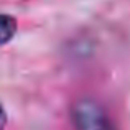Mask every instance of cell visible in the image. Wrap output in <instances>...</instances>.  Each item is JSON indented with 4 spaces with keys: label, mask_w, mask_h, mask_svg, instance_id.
<instances>
[{
    "label": "cell",
    "mask_w": 130,
    "mask_h": 130,
    "mask_svg": "<svg viewBox=\"0 0 130 130\" xmlns=\"http://www.w3.org/2000/svg\"><path fill=\"white\" fill-rule=\"evenodd\" d=\"M71 122L74 130H117L97 101L83 97L71 107Z\"/></svg>",
    "instance_id": "1"
},
{
    "label": "cell",
    "mask_w": 130,
    "mask_h": 130,
    "mask_svg": "<svg viewBox=\"0 0 130 130\" xmlns=\"http://www.w3.org/2000/svg\"><path fill=\"white\" fill-rule=\"evenodd\" d=\"M17 28H18V23L15 17L8 13H0V46L12 41L17 33Z\"/></svg>",
    "instance_id": "2"
},
{
    "label": "cell",
    "mask_w": 130,
    "mask_h": 130,
    "mask_svg": "<svg viewBox=\"0 0 130 130\" xmlns=\"http://www.w3.org/2000/svg\"><path fill=\"white\" fill-rule=\"evenodd\" d=\"M5 127H7V112L3 105L0 104V130H5Z\"/></svg>",
    "instance_id": "3"
}]
</instances>
